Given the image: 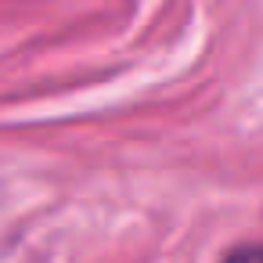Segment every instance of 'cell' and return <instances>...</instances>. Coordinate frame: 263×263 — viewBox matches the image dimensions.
I'll list each match as a JSON object with an SVG mask.
<instances>
[{"mask_svg": "<svg viewBox=\"0 0 263 263\" xmlns=\"http://www.w3.org/2000/svg\"><path fill=\"white\" fill-rule=\"evenodd\" d=\"M216 263H263V241H241L220 252Z\"/></svg>", "mask_w": 263, "mask_h": 263, "instance_id": "obj_1", "label": "cell"}]
</instances>
